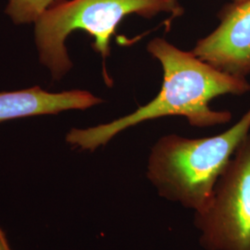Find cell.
Segmentation results:
<instances>
[{
    "label": "cell",
    "instance_id": "6da1fadb",
    "mask_svg": "<svg viewBox=\"0 0 250 250\" xmlns=\"http://www.w3.org/2000/svg\"><path fill=\"white\" fill-rule=\"evenodd\" d=\"M146 50L161 63L163 72L157 97L133 113L110 123L86 129L73 128L66 135L67 143L82 150L95 151L125 130L163 117H184L189 125L199 128L225 125L232 120V113L215 110L209 103L221 96H241L250 91L247 79L222 72L164 38L152 39Z\"/></svg>",
    "mask_w": 250,
    "mask_h": 250
},
{
    "label": "cell",
    "instance_id": "7a4b0ae2",
    "mask_svg": "<svg viewBox=\"0 0 250 250\" xmlns=\"http://www.w3.org/2000/svg\"><path fill=\"white\" fill-rule=\"evenodd\" d=\"M250 132V108L232 127L213 136H161L150 148L146 179L161 198L200 212L209 204L218 180Z\"/></svg>",
    "mask_w": 250,
    "mask_h": 250
},
{
    "label": "cell",
    "instance_id": "3957f363",
    "mask_svg": "<svg viewBox=\"0 0 250 250\" xmlns=\"http://www.w3.org/2000/svg\"><path fill=\"white\" fill-rule=\"evenodd\" d=\"M184 12L180 0H61L35 22L39 61L54 80H61L72 68L66 46L72 32L82 30L92 36L94 49L106 60L111 36L127 16L153 19L165 13L174 19Z\"/></svg>",
    "mask_w": 250,
    "mask_h": 250
},
{
    "label": "cell",
    "instance_id": "277c9868",
    "mask_svg": "<svg viewBox=\"0 0 250 250\" xmlns=\"http://www.w3.org/2000/svg\"><path fill=\"white\" fill-rule=\"evenodd\" d=\"M204 250H250V132L215 186L204 210L194 213Z\"/></svg>",
    "mask_w": 250,
    "mask_h": 250
},
{
    "label": "cell",
    "instance_id": "5b68a950",
    "mask_svg": "<svg viewBox=\"0 0 250 250\" xmlns=\"http://www.w3.org/2000/svg\"><path fill=\"white\" fill-rule=\"evenodd\" d=\"M219 25L191 50L201 61L238 78L250 74V0L220 10Z\"/></svg>",
    "mask_w": 250,
    "mask_h": 250
},
{
    "label": "cell",
    "instance_id": "8992f818",
    "mask_svg": "<svg viewBox=\"0 0 250 250\" xmlns=\"http://www.w3.org/2000/svg\"><path fill=\"white\" fill-rule=\"evenodd\" d=\"M104 100L85 90L51 93L34 86L0 92V123L26 117L55 115L66 110H84Z\"/></svg>",
    "mask_w": 250,
    "mask_h": 250
},
{
    "label": "cell",
    "instance_id": "52a82bcc",
    "mask_svg": "<svg viewBox=\"0 0 250 250\" xmlns=\"http://www.w3.org/2000/svg\"><path fill=\"white\" fill-rule=\"evenodd\" d=\"M61 0H9L5 9L16 25L35 23L45 10Z\"/></svg>",
    "mask_w": 250,
    "mask_h": 250
},
{
    "label": "cell",
    "instance_id": "ba28073f",
    "mask_svg": "<svg viewBox=\"0 0 250 250\" xmlns=\"http://www.w3.org/2000/svg\"><path fill=\"white\" fill-rule=\"evenodd\" d=\"M0 250H12L9 247V242L4 231L0 227Z\"/></svg>",
    "mask_w": 250,
    "mask_h": 250
},
{
    "label": "cell",
    "instance_id": "9c48e42d",
    "mask_svg": "<svg viewBox=\"0 0 250 250\" xmlns=\"http://www.w3.org/2000/svg\"><path fill=\"white\" fill-rule=\"evenodd\" d=\"M231 1H232V2H235V3H236V2H241V1H244V0H231Z\"/></svg>",
    "mask_w": 250,
    "mask_h": 250
}]
</instances>
